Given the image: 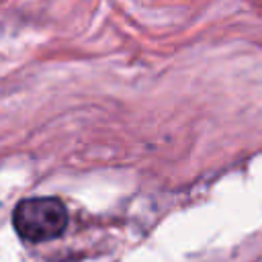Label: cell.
Masks as SVG:
<instances>
[{
  "instance_id": "6da1fadb",
  "label": "cell",
  "mask_w": 262,
  "mask_h": 262,
  "mask_svg": "<svg viewBox=\"0 0 262 262\" xmlns=\"http://www.w3.org/2000/svg\"><path fill=\"white\" fill-rule=\"evenodd\" d=\"M68 221V209L57 196L23 199L12 211V227L27 244H43L59 237Z\"/></svg>"
}]
</instances>
